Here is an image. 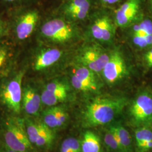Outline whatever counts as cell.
Listing matches in <instances>:
<instances>
[{
	"label": "cell",
	"instance_id": "cell-7",
	"mask_svg": "<svg viewBox=\"0 0 152 152\" xmlns=\"http://www.w3.org/2000/svg\"><path fill=\"white\" fill-rule=\"evenodd\" d=\"M131 116L137 125L152 122V95L148 92L140 94L134 100L130 109Z\"/></svg>",
	"mask_w": 152,
	"mask_h": 152
},
{
	"label": "cell",
	"instance_id": "cell-9",
	"mask_svg": "<svg viewBox=\"0 0 152 152\" xmlns=\"http://www.w3.org/2000/svg\"><path fill=\"white\" fill-rule=\"evenodd\" d=\"M42 104L41 93L37 88L31 82H24L22 88V110L28 117H38Z\"/></svg>",
	"mask_w": 152,
	"mask_h": 152
},
{
	"label": "cell",
	"instance_id": "cell-15",
	"mask_svg": "<svg viewBox=\"0 0 152 152\" xmlns=\"http://www.w3.org/2000/svg\"><path fill=\"white\" fill-rule=\"evenodd\" d=\"M113 24L107 15L98 18L91 27V34L94 38L101 41H109L113 37Z\"/></svg>",
	"mask_w": 152,
	"mask_h": 152
},
{
	"label": "cell",
	"instance_id": "cell-3",
	"mask_svg": "<svg viewBox=\"0 0 152 152\" xmlns=\"http://www.w3.org/2000/svg\"><path fill=\"white\" fill-rule=\"evenodd\" d=\"M2 134L4 145L16 152H33L34 147L28 137L24 119L15 116L2 121Z\"/></svg>",
	"mask_w": 152,
	"mask_h": 152
},
{
	"label": "cell",
	"instance_id": "cell-27",
	"mask_svg": "<svg viewBox=\"0 0 152 152\" xmlns=\"http://www.w3.org/2000/svg\"><path fill=\"white\" fill-rule=\"evenodd\" d=\"M104 141L105 144L112 150L124 152L116 136L110 130L105 135Z\"/></svg>",
	"mask_w": 152,
	"mask_h": 152
},
{
	"label": "cell",
	"instance_id": "cell-28",
	"mask_svg": "<svg viewBox=\"0 0 152 152\" xmlns=\"http://www.w3.org/2000/svg\"><path fill=\"white\" fill-rule=\"evenodd\" d=\"M133 42L137 46L145 48L152 46V34L145 36H133Z\"/></svg>",
	"mask_w": 152,
	"mask_h": 152
},
{
	"label": "cell",
	"instance_id": "cell-22",
	"mask_svg": "<svg viewBox=\"0 0 152 152\" xmlns=\"http://www.w3.org/2000/svg\"><path fill=\"white\" fill-rule=\"evenodd\" d=\"M60 152H81V141L75 137H68L62 142Z\"/></svg>",
	"mask_w": 152,
	"mask_h": 152
},
{
	"label": "cell",
	"instance_id": "cell-30",
	"mask_svg": "<svg viewBox=\"0 0 152 152\" xmlns=\"http://www.w3.org/2000/svg\"><path fill=\"white\" fill-rule=\"evenodd\" d=\"M6 23L2 19H0V38H1L6 33Z\"/></svg>",
	"mask_w": 152,
	"mask_h": 152
},
{
	"label": "cell",
	"instance_id": "cell-12",
	"mask_svg": "<svg viewBox=\"0 0 152 152\" xmlns=\"http://www.w3.org/2000/svg\"><path fill=\"white\" fill-rule=\"evenodd\" d=\"M141 0H127L115 11L116 24L121 27L130 24L136 19L141 10Z\"/></svg>",
	"mask_w": 152,
	"mask_h": 152
},
{
	"label": "cell",
	"instance_id": "cell-6",
	"mask_svg": "<svg viewBox=\"0 0 152 152\" xmlns=\"http://www.w3.org/2000/svg\"><path fill=\"white\" fill-rule=\"evenodd\" d=\"M28 137L33 147L39 148L49 147L55 139L54 131L43 122H37L33 117L24 119Z\"/></svg>",
	"mask_w": 152,
	"mask_h": 152
},
{
	"label": "cell",
	"instance_id": "cell-11",
	"mask_svg": "<svg viewBox=\"0 0 152 152\" xmlns=\"http://www.w3.org/2000/svg\"><path fill=\"white\" fill-rule=\"evenodd\" d=\"M126 66L125 60L119 51H114L102 71L104 78L109 83L118 81L125 76Z\"/></svg>",
	"mask_w": 152,
	"mask_h": 152
},
{
	"label": "cell",
	"instance_id": "cell-33",
	"mask_svg": "<svg viewBox=\"0 0 152 152\" xmlns=\"http://www.w3.org/2000/svg\"><path fill=\"white\" fill-rule=\"evenodd\" d=\"M0 152H6L5 147L4 145L0 147Z\"/></svg>",
	"mask_w": 152,
	"mask_h": 152
},
{
	"label": "cell",
	"instance_id": "cell-25",
	"mask_svg": "<svg viewBox=\"0 0 152 152\" xmlns=\"http://www.w3.org/2000/svg\"><path fill=\"white\" fill-rule=\"evenodd\" d=\"M44 88L51 92L66 95H68L69 90L68 87L65 83L58 80H54L48 83Z\"/></svg>",
	"mask_w": 152,
	"mask_h": 152
},
{
	"label": "cell",
	"instance_id": "cell-17",
	"mask_svg": "<svg viewBox=\"0 0 152 152\" xmlns=\"http://www.w3.org/2000/svg\"><path fill=\"white\" fill-rule=\"evenodd\" d=\"M81 152H100V139L93 132L86 131L81 142Z\"/></svg>",
	"mask_w": 152,
	"mask_h": 152
},
{
	"label": "cell",
	"instance_id": "cell-18",
	"mask_svg": "<svg viewBox=\"0 0 152 152\" xmlns=\"http://www.w3.org/2000/svg\"><path fill=\"white\" fill-rule=\"evenodd\" d=\"M116 136L123 152H130L131 148V138L128 131L123 126L116 125L109 129Z\"/></svg>",
	"mask_w": 152,
	"mask_h": 152
},
{
	"label": "cell",
	"instance_id": "cell-1",
	"mask_svg": "<svg viewBox=\"0 0 152 152\" xmlns=\"http://www.w3.org/2000/svg\"><path fill=\"white\" fill-rule=\"evenodd\" d=\"M127 100L122 98H98L86 107L83 124L86 127L105 125L117 116L125 108Z\"/></svg>",
	"mask_w": 152,
	"mask_h": 152
},
{
	"label": "cell",
	"instance_id": "cell-24",
	"mask_svg": "<svg viewBox=\"0 0 152 152\" xmlns=\"http://www.w3.org/2000/svg\"><path fill=\"white\" fill-rule=\"evenodd\" d=\"M71 83L74 88L77 90L84 91H92L97 90V85L93 84L87 82L83 81L77 78L75 75L71 77Z\"/></svg>",
	"mask_w": 152,
	"mask_h": 152
},
{
	"label": "cell",
	"instance_id": "cell-5",
	"mask_svg": "<svg viewBox=\"0 0 152 152\" xmlns=\"http://www.w3.org/2000/svg\"><path fill=\"white\" fill-rule=\"evenodd\" d=\"M14 23V33L19 41L29 38L34 32L39 20V12L32 6L18 10Z\"/></svg>",
	"mask_w": 152,
	"mask_h": 152
},
{
	"label": "cell",
	"instance_id": "cell-19",
	"mask_svg": "<svg viewBox=\"0 0 152 152\" xmlns=\"http://www.w3.org/2000/svg\"><path fill=\"white\" fill-rule=\"evenodd\" d=\"M11 49L3 42H0V76L4 77L9 72V67L11 64L12 59Z\"/></svg>",
	"mask_w": 152,
	"mask_h": 152
},
{
	"label": "cell",
	"instance_id": "cell-32",
	"mask_svg": "<svg viewBox=\"0 0 152 152\" xmlns=\"http://www.w3.org/2000/svg\"><path fill=\"white\" fill-rule=\"evenodd\" d=\"M148 4H149V7L152 13V0H149L148 1Z\"/></svg>",
	"mask_w": 152,
	"mask_h": 152
},
{
	"label": "cell",
	"instance_id": "cell-20",
	"mask_svg": "<svg viewBox=\"0 0 152 152\" xmlns=\"http://www.w3.org/2000/svg\"><path fill=\"white\" fill-rule=\"evenodd\" d=\"M68 95L56 94L44 88L41 92L42 104L47 107H53L64 102Z\"/></svg>",
	"mask_w": 152,
	"mask_h": 152
},
{
	"label": "cell",
	"instance_id": "cell-10",
	"mask_svg": "<svg viewBox=\"0 0 152 152\" xmlns=\"http://www.w3.org/2000/svg\"><path fill=\"white\" fill-rule=\"evenodd\" d=\"M109 56L102 49L94 46L86 49L80 56V60L83 66L94 73H99L103 70Z\"/></svg>",
	"mask_w": 152,
	"mask_h": 152
},
{
	"label": "cell",
	"instance_id": "cell-4",
	"mask_svg": "<svg viewBox=\"0 0 152 152\" xmlns=\"http://www.w3.org/2000/svg\"><path fill=\"white\" fill-rule=\"evenodd\" d=\"M42 37L56 44L70 41L75 36V29L63 18H53L45 22L40 29Z\"/></svg>",
	"mask_w": 152,
	"mask_h": 152
},
{
	"label": "cell",
	"instance_id": "cell-21",
	"mask_svg": "<svg viewBox=\"0 0 152 152\" xmlns=\"http://www.w3.org/2000/svg\"><path fill=\"white\" fill-rule=\"evenodd\" d=\"M134 36H145L152 34V21L146 19L133 27Z\"/></svg>",
	"mask_w": 152,
	"mask_h": 152
},
{
	"label": "cell",
	"instance_id": "cell-31",
	"mask_svg": "<svg viewBox=\"0 0 152 152\" xmlns=\"http://www.w3.org/2000/svg\"><path fill=\"white\" fill-rule=\"evenodd\" d=\"M101 3L104 5H113L118 2L121 0H100Z\"/></svg>",
	"mask_w": 152,
	"mask_h": 152
},
{
	"label": "cell",
	"instance_id": "cell-8",
	"mask_svg": "<svg viewBox=\"0 0 152 152\" xmlns=\"http://www.w3.org/2000/svg\"><path fill=\"white\" fill-rule=\"evenodd\" d=\"M63 51L57 48H43L32 55L30 66L36 73L42 72L56 64L63 56Z\"/></svg>",
	"mask_w": 152,
	"mask_h": 152
},
{
	"label": "cell",
	"instance_id": "cell-14",
	"mask_svg": "<svg viewBox=\"0 0 152 152\" xmlns=\"http://www.w3.org/2000/svg\"><path fill=\"white\" fill-rule=\"evenodd\" d=\"M68 118V114L65 109L58 105L46 109L42 113V122L51 129L62 127Z\"/></svg>",
	"mask_w": 152,
	"mask_h": 152
},
{
	"label": "cell",
	"instance_id": "cell-2",
	"mask_svg": "<svg viewBox=\"0 0 152 152\" xmlns=\"http://www.w3.org/2000/svg\"><path fill=\"white\" fill-rule=\"evenodd\" d=\"M24 71H13L2 77L0 82V102L14 115L22 110V88Z\"/></svg>",
	"mask_w": 152,
	"mask_h": 152
},
{
	"label": "cell",
	"instance_id": "cell-26",
	"mask_svg": "<svg viewBox=\"0 0 152 152\" xmlns=\"http://www.w3.org/2000/svg\"><path fill=\"white\" fill-rule=\"evenodd\" d=\"M35 0H0V2L9 8L18 10L32 6Z\"/></svg>",
	"mask_w": 152,
	"mask_h": 152
},
{
	"label": "cell",
	"instance_id": "cell-29",
	"mask_svg": "<svg viewBox=\"0 0 152 152\" xmlns=\"http://www.w3.org/2000/svg\"><path fill=\"white\" fill-rule=\"evenodd\" d=\"M144 59L147 65L150 68H152V48L149 49L144 55Z\"/></svg>",
	"mask_w": 152,
	"mask_h": 152
},
{
	"label": "cell",
	"instance_id": "cell-16",
	"mask_svg": "<svg viewBox=\"0 0 152 152\" xmlns=\"http://www.w3.org/2000/svg\"><path fill=\"white\" fill-rule=\"evenodd\" d=\"M136 147L139 152H147L152 149V130L142 126L135 132Z\"/></svg>",
	"mask_w": 152,
	"mask_h": 152
},
{
	"label": "cell",
	"instance_id": "cell-13",
	"mask_svg": "<svg viewBox=\"0 0 152 152\" xmlns=\"http://www.w3.org/2000/svg\"><path fill=\"white\" fill-rule=\"evenodd\" d=\"M91 8V0H67L62 6L63 13L73 20H83Z\"/></svg>",
	"mask_w": 152,
	"mask_h": 152
},
{
	"label": "cell",
	"instance_id": "cell-23",
	"mask_svg": "<svg viewBox=\"0 0 152 152\" xmlns=\"http://www.w3.org/2000/svg\"><path fill=\"white\" fill-rule=\"evenodd\" d=\"M74 75L83 81L97 85L95 73L83 65L76 68Z\"/></svg>",
	"mask_w": 152,
	"mask_h": 152
}]
</instances>
